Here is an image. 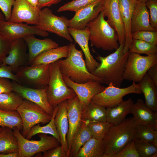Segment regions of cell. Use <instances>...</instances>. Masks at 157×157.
I'll return each instance as SVG.
<instances>
[{"instance_id": "9", "label": "cell", "mask_w": 157, "mask_h": 157, "mask_svg": "<svg viewBox=\"0 0 157 157\" xmlns=\"http://www.w3.org/2000/svg\"><path fill=\"white\" fill-rule=\"evenodd\" d=\"M101 92L94 96L91 101L106 108L115 106L123 101V98L130 94H141L142 92L138 83L133 82L127 87L121 88L110 83Z\"/></svg>"}, {"instance_id": "7", "label": "cell", "mask_w": 157, "mask_h": 157, "mask_svg": "<svg viewBox=\"0 0 157 157\" xmlns=\"http://www.w3.org/2000/svg\"><path fill=\"white\" fill-rule=\"evenodd\" d=\"M157 64V54L142 56L129 52L123 75L124 80L139 82L149 69Z\"/></svg>"}, {"instance_id": "34", "label": "cell", "mask_w": 157, "mask_h": 157, "mask_svg": "<svg viewBox=\"0 0 157 157\" xmlns=\"http://www.w3.org/2000/svg\"><path fill=\"white\" fill-rule=\"evenodd\" d=\"M24 99L16 92L12 91L0 94V109L13 111L17 109Z\"/></svg>"}, {"instance_id": "36", "label": "cell", "mask_w": 157, "mask_h": 157, "mask_svg": "<svg viewBox=\"0 0 157 157\" xmlns=\"http://www.w3.org/2000/svg\"><path fill=\"white\" fill-rule=\"evenodd\" d=\"M129 52L147 56L156 55L157 46L143 40L133 39Z\"/></svg>"}, {"instance_id": "42", "label": "cell", "mask_w": 157, "mask_h": 157, "mask_svg": "<svg viewBox=\"0 0 157 157\" xmlns=\"http://www.w3.org/2000/svg\"><path fill=\"white\" fill-rule=\"evenodd\" d=\"M113 157H140L135 146L134 139L128 142Z\"/></svg>"}, {"instance_id": "20", "label": "cell", "mask_w": 157, "mask_h": 157, "mask_svg": "<svg viewBox=\"0 0 157 157\" xmlns=\"http://www.w3.org/2000/svg\"><path fill=\"white\" fill-rule=\"evenodd\" d=\"M71 36L80 47L84 55L85 61L88 70L90 72L94 70L99 65V63L94 58L90 51L89 41L90 31L86 27L84 29L78 30L68 28Z\"/></svg>"}, {"instance_id": "28", "label": "cell", "mask_w": 157, "mask_h": 157, "mask_svg": "<svg viewBox=\"0 0 157 157\" xmlns=\"http://www.w3.org/2000/svg\"><path fill=\"white\" fill-rule=\"evenodd\" d=\"M68 45H65L45 51L38 55L30 65L49 64L63 58L67 57Z\"/></svg>"}, {"instance_id": "18", "label": "cell", "mask_w": 157, "mask_h": 157, "mask_svg": "<svg viewBox=\"0 0 157 157\" xmlns=\"http://www.w3.org/2000/svg\"><path fill=\"white\" fill-rule=\"evenodd\" d=\"M27 47L23 38L11 42L8 55L3 58L1 65L10 66L13 73H15L20 67L28 65V53H27Z\"/></svg>"}, {"instance_id": "40", "label": "cell", "mask_w": 157, "mask_h": 157, "mask_svg": "<svg viewBox=\"0 0 157 157\" xmlns=\"http://www.w3.org/2000/svg\"><path fill=\"white\" fill-rule=\"evenodd\" d=\"M98 0H72L61 7L57 10L58 12L69 11L75 12Z\"/></svg>"}, {"instance_id": "51", "label": "cell", "mask_w": 157, "mask_h": 157, "mask_svg": "<svg viewBox=\"0 0 157 157\" xmlns=\"http://www.w3.org/2000/svg\"><path fill=\"white\" fill-rule=\"evenodd\" d=\"M0 157H18V152L17 151L7 154L0 153Z\"/></svg>"}, {"instance_id": "1", "label": "cell", "mask_w": 157, "mask_h": 157, "mask_svg": "<svg viewBox=\"0 0 157 157\" xmlns=\"http://www.w3.org/2000/svg\"><path fill=\"white\" fill-rule=\"evenodd\" d=\"M124 44H119L113 53L106 57L99 55L96 58L100 62L99 65L91 73L101 79L103 83L108 85L112 83L120 87L123 81V75L129 52L124 53Z\"/></svg>"}, {"instance_id": "27", "label": "cell", "mask_w": 157, "mask_h": 157, "mask_svg": "<svg viewBox=\"0 0 157 157\" xmlns=\"http://www.w3.org/2000/svg\"><path fill=\"white\" fill-rule=\"evenodd\" d=\"M144 97L145 104L154 112H157V86L146 74L138 83Z\"/></svg>"}, {"instance_id": "35", "label": "cell", "mask_w": 157, "mask_h": 157, "mask_svg": "<svg viewBox=\"0 0 157 157\" xmlns=\"http://www.w3.org/2000/svg\"><path fill=\"white\" fill-rule=\"evenodd\" d=\"M0 126L8 127L12 129L17 128L20 131H22V120L18 112L16 110L6 111L0 109Z\"/></svg>"}, {"instance_id": "29", "label": "cell", "mask_w": 157, "mask_h": 157, "mask_svg": "<svg viewBox=\"0 0 157 157\" xmlns=\"http://www.w3.org/2000/svg\"><path fill=\"white\" fill-rule=\"evenodd\" d=\"M81 126L74 136L72 141L68 157H76L80 148L92 137L88 127L89 122L82 121Z\"/></svg>"}, {"instance_id": "17", "label": "cell", "mask_w": 157, "mask_h": 157, "mask_svg": "<svg viewBox=\"0 0 157 157\" xmlns=\"http://www.w3.org/2000/svg\"><path fill=\"white\" fill-rule=\"evenodd\" d=\"M104 1L98 0L75 12L74 17L69 20V28L78 30L85 28L102 10Z\"/></svg>"}, {"instance_id": "26", "label": "cell", "mask_w": 157, "mask_h": 157, "mask_svg": "<svg viewBox=\"0 0 157 157\" xmlns=\"http://www.w3.org/2000/svg\"><path fill=\"white\" fill-rule=\"evenodd\" d=\"M134 103L133 99L129 98L115 106L107 108L106 121L110 125L122 122L127 115L131 114V106Z\"/></svg>"}, {"instance_id": "21", "label": "cell", "mask_w": 157, "mask_h": 157, "mask_svg": "<svg viewBox=\"0 0 157 157\" xmlns=\"http://www.w3.org/2000/svg\"><path fill=\"white\" fill-rule=\"evenodd\" d=\"M132 33L142 31H157L151 24L148 9L145 3L135 1L131 22Z\"/></svg>"}, {"instance_id": "49", "label": "cell", "mask_w": 157, "mask_h": 157, "mask_svg": "<svg viewBox=\"0 0 157 157\" xmlns=\"http://www.w3.org/2000/svg\"><path fill=\"white\" fill-rule=\"evenodd\" d=\"M62 0H38L37 7L41 10L42 8L50 7L54 4H58Z\"/></svg>"}, {"instance_id": "22", "label": "cell", "mask_w": 157, "mask_h": 157, "mask_svg": "<svg viewBox=\"0 0 157 157\" xmlns=\"http://www.w3.org/2000/svg\"><path fill=\"white\" fill-rule=\"evenodd\" d=\"M131 114L137 124L149 126L157 130V112L148 108L142 99H138L132 105Z\"/></svg>"}, {"instance_id": "8", "label": "cell", "mask_w": 157, "mask_h": 157, "mask_svg": "<svg viewBox=\"0 0 157 157\" xmlns=\"http://www.w3.org/2000/svg\"><path fill=\"white\" fill-rule=\"evenodd\" d=\"M16 111L22 120V134L25 138L32 127L40 123H48L52 117L39 105L24 99Z\"/></svg>"}, {"instance_id": "24", "label": "cell", "mask_w": 157, "mask_h": 157, "mask_svg": "<svg viewBox=\"0 0 157 157\" xmlns=\"http://www.w3.org/2000/svg\"><path fill=\"white\" fill-rule=\"evenodd\" d=\"M135 2L134 0H119V8L125 31V42L123 51L129 52L133 41L131 22Z\"/></svg>"}, {"instance_id": "54", "label": "cell", "mask_w": 157, "mask_h": 157, "mask_svg": "<svg viewBox=\"0 0 157 157\" xmlns=\"http://www.w3.org/2000/svg\"><path fill=\"white\" fill-rule=\"evenodd\" d=\"M5 20L4 15L0 11V20Z\"/></svg>"}, {"instance_id": "4", "label": "cell", "mask_w": 157, "mask_h": 157, "mask_svg": "<svg viewBox=\"0 0 157 157\" xmlns=\"http://www.w3.org/2000/svg\"><path fill=\"white\" fill-rule=\"evenodd\" d=\"M86 26L89 29V40L92 47L108 51L119 47L117 33L105 19L102 10Z\"/></svg>"}, {"instance_id": "23", "label": "cell", "mask_w": 157, "mask_h": 157, "mask_svg": "<svg viewBox=\"0 0 157 157\" xmlns=\"http://www.w3.org/2000/svg\"><path fill=\"white\" fill-rule=\"evenodd\" d=\"M28 50V65H30L40 54L47 50L58 47V44L50 38L40 39L31 35L23 38Z\"/></svg>"}, {"instance_id": "52", "label": "cell", "mask_w": 157, "mask_h": 157, "mask_svg": "<svg viewBox=\"0 0 157 157\" xmlns=\"http://www.w3.org/2000/svg\"><path fill=\"white\" fill-rule=\"evenodd\" d=\"M27 0L32 5L35 7H37V6L38 4V0Z\"/></svg>"}, {"instance_id": "13", "label": "cell", "mask_w": 157, "mask_h": 157, "mask_svg": "<svg viewBox=\"0 0 157 157\" xmlns=\"http://www.w3.org/2000/svg\"><path fill=\"white\" fill-rule=\"evenodd\" d=\"M64 81L67 86L71 88L78 97L82 108L86 107L92 98L102 91L106 87L99 81L90 80L84 83H77L63 76Z\"/></svg>"}, {"instance_id": "45", "label": "cell", "mask_w": 157, "mask_h": 157, "mask_svg": "<svg viewBox=\"0 0 157 157\" xmlns=\"http://www.w3.org/2000/svg\"><path fill=\"white\" fill-rule=\"evenodd\" d=\"M15 0H0V9L3 13L5 20L9 21L12 12V8Z\"/></svg>"}, {"instance_id": "14", "label": "cell", "mask_w": 157, "mask_h": 157, "mask_svg": "<svg viewBox=\"0 0 157 157\" xmlns=\"http://www.w3.org/2000/svg\"><path fill=\"white\" fill-rule=\"evenodd\" d=\"M12 91L24 99L31 101L40 106L47 113L52 115L54 110L49 104L47 96V88H33L24 86L13 81Z\"/></svg>"}, {"instance_id": "50", "label": "cell", "mask_w": 157, "mask_h": 157, "mask_svg": "<svg viewBox=\"0 0 157 157\" xmlns=\"http://www.w3.org/2000/svg\"><path fill=\"white\" fill-rule=\"evenodd\" d=\"M147 74L157 86V64L151 67L147 71Z\"/></svg>"}, {"instance_id": "10", "label": "cell", "mask_w": 157, "mask_h": 157, "mask_svg": "<svg viewBox=\"0 0 157 157\" xmlns=\"http://www.w3.org/2000/svg\"><path fill=\"white\" fill-rule=\"evenodd\" d=\"M69 20L64 16L59 17L45 7L40 10L39 22L36 25L39 28L53 33L70 42L73 40L68 30Z\"/></svg>"}, {"instance_id": "32", "label": "cell", "mask_w": 157, "mask_h": 157, "mask_svg": "<svg viewBox=\"0 0 157 157\" xmlns=\"http://www.w3.org/2000/svg\"><path fill=\"white\" fill-rule=\"evenodd\" d=\"M18 151L17 141L13 129L2 127L0 131V153L7 154Z\"/></svg>"}, {"instance_id": "57", "label": "cell", "mask_w": 157, "mask_h": 157, "mask_svg": "<svg viewBox=\"0 0 157 157\" xmlns=\"http://www.w3.org/2000/svg\"><path fill=\"white\" fill-rule=\"evenodd\" d=\"M2 127H1L0 126V131L1 130V129H2Z\"/></svg>"}, {"instance_id": "16", "label": "cell", "mask_w": 157, "mask_h": 157, "mask_svg": "<svg viewBox=\"0 0 157 157\" xmlns=\"http://www.w3.org/2000/svg\"><path fill=\"white\" fill-rule=\"evenodd\" d=\"M109 25L116 31L119 44L125 42V31L119 8V0H104L102 10Z\"/></svg>"}, {"instance_id": "25", "label": "cell", "mask_w": 157, "mask_h": 157, "mask_svg": "<svg viewBox=\"0 0 157 157\" xmlns=\"http://www.w3.org/2000/svg\"><path fill=\"white\" fill-rule=\"evenodd\" d=\"M58 106V109L55 117V124L60 139L61 145L67 153V156L68 148L67 136L69 124L67 115V100L61 102Z\"/></svg>"}, {"instance_id": "56", "label": "cell", "mask_w": 157, "mask_h": 157, "mask_svg": "<svg viewBox=\"0 0 157 157\" xmlns=\"http://www.w3.org/2000/svg\"><path fill=\"white\" fill-rule=\"evenodd\" d=\"M157 157V152L156 153L153 154L151 157Z\"/></svg>"}, {"instance_id": "37", "label": "cell", "mask_w": 157, "mask_h": 157, "mask_svg": "<svg viewBox=\"0 0 157 157\" xmlns=\"http://www.w3.org/2000/svg\"><path fill=\"white\" fill-rule=\"evenodd\" d=\"M110 125L106 121L89 122L87 126L92 137L102 140L108 132Z\"/></svg>"}, {"instance_id": "44", "label": "cell", "mask_w": 157, "mask_h": 157, "mask_svg": "<svg viewBox=\"0 0 157 157\" xmlns=\"http://www.w3.org/2000/svg\"><path fill=\"white\" fill-rule=\"evenodd\" d=\"M11 42L8 40L0 31V65L2 64L3 58L9 53Z\"/></svg>"}, {"instance_id": "39", "label": "cell", "mask_w": 157, "mask_h": 157, "mask_svg": "<svg viewBox=\"0 0 157 157\" xmlns=\"http://www.w3.org/2000/svg\"><path fill=\"white\" fill-rule=\"evenodd\" d=\"M154 130H156L149 126L137 124L135 129V139L153 143Z\"/></svg>"}, {"instance_id": "43", "label": "cell", "mask_w": 157, "mask_h": 157, "mask_svg": "<svg viewBox=\"0 0 157 157\" xmlns=\"http://www.w3.org/2000/svg\"><path fill=\"white\" fill-rule=\"evenodd\" d=\"M149 10L150 22L151 26L157 29V0H150L145 3Z\"/></svg>"}, {"instance_id": "33", "label": "cell", "mask_w": 157, "mask_h": 157, "mask_svg": "<svg viewBox=\"0 0 157 157\" xmlns=\"http://www.w3.org/2000/svg\"><path fill=\"white\" fill-rule=\"evenodd\" d=\"M58 109V105L54 108L51 118L48 124L43 126H40V124L34 125L30 129L26 138L30 140L33 136L38 134H49L56 138L60 142V139L54 122L55 117Z\"/></svg>"}, {"instance_id": "47", "label": "cell", "mask_w": 157, "mask_h": 157, "mask_svg": "<svg viewBox=\"0 0 157 157\" xmlns=\"http://www.w3.org/2000/svg\"><path fill=\"white\" fill-rule=\"evenodd\" d=\"M41 157H67V154L60 145L44 152Z\"/></svg>"}, {"instance_id": "19", "label": "cell", "mask_w": 157, "mask_h": 157, "mask_svg": "<svg viewBox=\"0 0 157 157\" xmlns=\"http://www.w3.org/2000/svg\"><path fill=\"white\" fill-rule=\"evenodd\" d=\"M67 115L68 121V130L67 140L69 153L72 139L80 128L82 122V107L77 96L67 100Z\"/></svg>"}, {"instance_id": "2", "label": "cell", "mask_w": 157, "mask_h": 157, "mask_svg": "<svg viewBox=\"0 0 157 157\" xmlns=\"http://www.w3.org/2000/svg\"><path fill=\"white\" fill-rule=\"evenodd\" d=\"M68 45L67 57L64 59L58 60L63 75L77 83H84L93 80L103 83L101 79L94 75L88 70L82 51L77 49L73 43H71Z\"/></svg>"}, {"instance_id": "58", "label": "cell", "mask_w": 157, "mask_h": 157, "mask_svg": "<svg viewBox=\"0 0 157 157\" xmlns=\"http://www.w3.org/2000/svg\"><path fill=\"white\" fill-rule=\"evenodd\" d=\"M135 1H137V0H134Z\"/></svg>"}, {"instance_id": "11", "label": "cell", "mask_w": 157, "mask_h": 157, "mask_svg": "<svg viewBox=\"0 0 157 157\" xmlns=\"http://www.w3.org/2000/svg\"><path fill=\"white\" fill-rule=\"evenodd\" d=\"M15 74L20 81H24L40 88L47 87L50 77V64L22 66Z\"/></svg>"}, {"instance_id": "53", "label": "cell", "mask_w": 157, "mask_h": 157, "mask_svg": "<svg viewBox=\"0 0 157 157\" xmlns=\"http://www.w3.org/2000/svg\"><path fill=\"white\" fill-rule=\"evenodd\" d=\"M153 143L157 147V130H154V139Z\"/></svg>"}, {"instance_id": "12", "label": "cell", "mask_w": 157, "mask_h": 157, "mask_svg": "<svg viewBox=\"0 0 157 157\" xmlns=\"http://www.w3.org/2000/svg\"><path fill=\"white\" fill-rule=\"evenodd\" d=\"M0 31L9 41L23 38L29 35L47 36L48 32L38 28L36 25L30 26L22 23H16L0 20Z\"/></svg>"}, {"instance_id": "38", "label": "cell", "mask_w": 157, "mask_h": 157, "mask_svg": "<svg viewBox=\"0 0 157 157\" xmlns=\"http://www.w3.org/2000/svg\"><path fill=\"white\" fill-rule=\"evenodd\" d=\"M134 143L140 157H151L157 152V147L152 142L135 139Z\"/></svg>"}, {"instance_id": "15", "label": "cell", "mask_w": 157, "mask_h": 157, "mask_svg": "<svg viewBox=\"0 0 157 157\" xmlns=\"http://www.w3.org/2000/svg\"><path fill=\"white\" fill-rule=\"evenodd\" d=\"M40 10L32 5L27 0H15L9 21L16 23L25 22L37 25Z\"/></svg>"}, {"instance_id": "48", "label": "cell", "mask_w": 157, "mask_h": 157, "mask_svg": "<svg viewBox=\"0 0 157 157\" xmlns=\"http://www.w3.org/2000/svg\"><path fill=\"white\" fill-rule=\"evenodd\" d=\"M12 91V82L9 79L0 77V94Z\"/></svg>"}, {"instance_id": "30", "label": "cell", "mask_w": 157, "mask_h": 157, "mask_svg": "<svg viewBox=\"0 0 157 157\" xmlns=\"http://www.w3.org/2000/svg\"><path fill=\"white\" fill-rule=\"evenodd\" d=\"M81 119L89 122H106V108L91 101L82 109Z\"/></svg>"}, {"instance_id": "46", "label": "cell", "mask_w": 157, "mask_h": 157, "mask_svg": "<svg viewBox=\"0 0 157 157\" xmlns=\"http://www.w3.org/2000/svg\"><path fill=\"white\" fill-rule=\"evenodd\" d=\"M0 77L11 79L20 84L21 81L13 71L12 68L6 65H0Z\"/></svg>"}, {"instance_id": "3", "label": "cell", "mask_w": 157, "mask_h": 157, "mask_svg": "<svg viewBox=\"0 0 157 157\" xmlns=\"http://www.w3.org/2000/svg\"><path fill=\"white\" fill-rule=\"evenodd\" d=\"M137 124L133 117L126 119L119 123L111 125L102 140L105 147L102 157H113L128 142L134 139Z\"/></svg>"}, {"instance_id": "55", "label": "cell", "mask_w": 157, "mask_h": 157, "mask_svg": "<svg viewBox=\"0 0 157 157\" xmlns=\"http://www.w3.org/2000/svg\"><path fill=\"white\" fill-rule=\"evenodd\" d=\"M150 0H137V1L145 3L147 1Z\"/></svg>"}, {"instance_id": "31", "label": "cell", "mask_w": 157, "mask_h": 157, "mask_svg": "<svg viewBox=\"0 0 157 157\" xmlns=\"http://www.w3.org/2000/svg\"><path fill=\"white\" fill-rule=\"evenodd\" d=\"M104 149L103 140L92 137L81 147L76 157H102Z\"/></svg>"}, {"instance_id": "6", "label": "cell", "mask_w": 157, "mask_h": 157, "mask_svg": "<svg viewBox=\"0 0 157 157\" xmlns=\"http://www.w3.org/2000/svg\"><path fill=\"white\" fill-rule=\"evenodd\" d=\"M13 130L18 142V157H31L61 145L57 139L47 134H38L39 140H31L23 136L17 128Z\"/></svg>"}, {"instance_id": "5", "label": "cell", "mask_w": 157, "mask_h": 157, "mask_svg": "<svg viewBox=\"0 0 157 157\" xmlns=\"http://www.w3.org/2000/svg\"><path fill=\"white\" fill-rule=\"evenodd\" d=\"M58 60L50 64V74L47 88L48 102L53 108L61 102L76 96L65 83Z\"/></svg>"}, {"instance_id": "41", "label": "cell", "mask_w": 157, "mask_h": 157, "mask_svg": "<svg viewBox=\"0 0 157 157\" xmlns=\"http://www.w3.org/2000/svg\"><path fill=\"white\" fill-rule=\"evenodd\" d=\"M133 39L140 40L157 45V31H142L132 34Z\"/></svg>"}]
</instances>
